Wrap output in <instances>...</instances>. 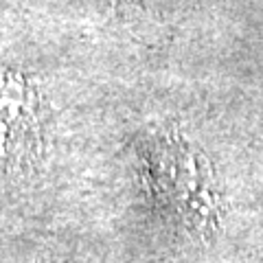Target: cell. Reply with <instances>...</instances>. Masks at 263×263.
I'll use <instances>...</instances> for the list:
<instances>
[{"mask_svg":"<svg viewBox=\"0 0 263 263\" xmlns=\"http://www.w3.org/2000/svg\"><path fill=\"white\" fill-rule=\"evenodd\" d=\"M37 95L22 75L0 70V164L27 160L37 145Z\"/></svg>","mask_w":263,"mask_h":263,"instance_id":"1","label":"cell"}]
</instances>
